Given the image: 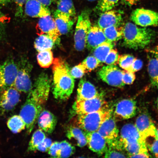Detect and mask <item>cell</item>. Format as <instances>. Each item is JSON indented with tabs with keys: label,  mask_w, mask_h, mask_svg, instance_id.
<instances>
[{
	"label": "cell",
	"mask_w": 158,
	"mask_h": 158,
	"mask_svg": "<svg viewBox=\"0 0 158 158\" xmlns=\"http://www.w3.org/2000/svg\"><path fill=\"white\" fill-rule=\"evenodd\" d=\"M50 90V81L48 75L41 73L29 93L19 112V115L25 122L29 134L32 131L39 114L48 100Z\"/></svg>",
	"instance_id": "obj_1"
},
{
	"label": "cell",
	"mask_w": 158,
	"mask_h": 158,
	"mask_svg": "<svg viewBox=\"0 0 158 158\" xmlns=\"http://www.w3.org/2000/svg\"><path fill=\"white\" fill-rule=\"evenodd\" d=\"M52 71L54 75L53 94L60 101L68 100L73 91L74 78L71 76L70 69L66 61L61 58L54 59Z\"/></svg>",
	"instance_id": "obj_2"
},
{
	"label": "cell",
	"mask_w": 158,
	"mask_h": 158,
	"mask_svg": "<svg viewBox=\"0 0 158 158\" xmlns=\"http://www.w3.org/2000/svg\"><path fill=\"white\" fill-rule=\"evenodd\" d=\"M154 35L151 30L138 27L131 23H126L123 27L124 44L130 48H145L152 41Z\"/></svg>",
	"instance_id": "obj_3"
},
{
	"label": "cell",
	"mask_w": 158,
	"mask_h": 158,
	"mask_svg": "<svg viewBox=\"0 0 158 158\" xmlns=\"http://www.w3.org/2000/svg\"><path fill=\"white\" fill-rule=\"evenodd\" d=\"M112 112L113 110L109 108L92 113L79 114L77 124L85 132L98 131L102 123L111 115Z\"/></svg>",
	"instance_id": "obj_4"
},
{
	"label": "cell",
	"mask_w": 158,
	"mask_h": 158,
	"mask_svg": "<svg viewBox=\"0 0 158 158\" xmlns=\"http://www.w3.org/2000/svg\"><path fill=\"white\" fill-rule=\"evenodd\" d=\"M98 131L106 139L109 147L120 151L123 150L113 113L102 123Z\"/></svg>",
	"instance_id": "obj_5"
},
{
	"label": "cell",
	"mask_w": 158,
	"mask_h": 158,
	"mask_svg": "<svg viewBox=\"0 0 158 158\" xmlns=\"http://www.w3.org/2000/svg\"><path fill=\"white\" fill-rule=\"evenodd\" d=\"M91 26L89 11L85 10L78 16L74 34L75 48L81 51L86 47V38Z\"/></svg>",
	"instance_id": "obj_6"
},
{
	"label": "cell",
	"mask_w": 158,
	"mask_h": 158,
	"mask_svg": "<svg viewBox=\"0 0 158 158\" xmlns=\"http://www.w3.org/2000/svg\"><path fill=\"white\" fill-rule=\"evenodd\" d=\"M108 108V103L101 94L89 99L76 100L73 107L75 113L78 115L92 113Z\"/></svg>",
	"instance_id": "obj_7"
},
{
	"label": "cell",
	"mask_w": 158,
	"mask_h": 158,
	"mask_svg": "<svg viewBox=\"0 0 158 158\" xmlns=\"http://www.w3.org/2000/svg\"><path fill=\"white\" fill-rule=\"evenodd\" d=\"M19 71V66L12 59L0 65L1 91L13 86Z\"/></svg>",
	"instance_id": "obj_8"
},
{
	"label": "cell",
	"mask_w": 158,
	"mask_h": 158,
	"mask_svg": "<svg viewBox=\"0 0 158 158\" xmlns=\"http://www.w3.org/2000/svg\"><path fill=\"white\" fill-rule=\"evenodd\" d=\"M99 77L110 86L123 87L122 71L115 65H106L101 69L98 73Z\"/></svg>",
	"instance_id": "obj_9"
},
{
	"label": "cell",
	"mask_w": 158,
	"mask_h": 158,
	"mask_svg": "<svg viewBox=\"0 0 158 158\" xmlns=\"http://www.w3.org/2000/svg\"><path fill=\"white\" fill-rule=\"evenodd\" d=\"M19 92L13 87L2 90L0 93V114L8 113L14 110L19 102Z\"/></svg>",
	"instance_id": "obj_10"
},
{
	"label": "cell",
	"mask_w": 158,
	"mask_h": 158,
	"mask_svg": "<svg viewBox=\"0 0 158 158\" xmlns=\"http://www.w3.org/2000/svg\"><path fill=\"white\" fill-rule=\"evenodd\" d=\"M131 20L142 27H158V13L149 9H137L132 12Z\"/></svg>",
	"instance_id": "obj_11"
},
{
	"label": "cell",
	"mask_w": 158,
	"mask_h": 158,
	"mask_svg": "<svg viewBox=\"0 0 158 158\" xmlns=\"http://www.w3.org/2000/svg\"><path fill=\"white\" fill-rule=\"evenodd\" d=\"M36 29L39 35L43 34L48 35L53 40L55 43L59 44L61 35L57 28L54 19L51 15L40 18Z\"/></svg>",
	"instance_id": "obj_12"
},
{
	"label": "cell",
	"mask_w": 158,
	"mask_h": 158,
	"mask_svg": "<svg viewBox=\"0 0 158 158\" xmlns=\"http://www.w3.org/2000/svg\"><path fill=\"white\" fill-rule=\"evenodd\" d=\"M19 66V71L13 87L19 92L29 93L32 89L30 72L31 68L29 64L23 63Z\"/></svg>",
	"instance_id": "obj_13"
},
{
	"label": "cell",
	"mask_w": 158,
	"mask_h": 158,
	"mask_svg": "<svg viewBox=\"0 0 158 158\" xmlns=\"http://www.w3.org/2000/svg\"><path fill=\"white\" fill-rule=\"evenodd\" d=\"M137 105L135 100L126 99L116 104L112 113L115 119H127L134 117L137 113Z\"/></svg>",
	"instance_id": "obj_14"
},
{
	"label": "cell",
	"mask_w": 158,
	"mask_h": 158,
	"mask_svg": "<svg viewBox=\"0 0 158 158\" xmlns=\"http://www.w3.org/2000/svg\"><path fill=\"white\" fill-rule=\"evenodd\" d=\"M135 126L141 137L146 140L148 137L155 138L157 129L151 117L147 114H140L136 119Z\"/></svg>",
	"instance_id": "obj_15"
},
{
	"label": "cell",
	"mask_w": 158,
	"mask_h": 158,
	"mask_svg": "<svg viewBox=\"0 0 158 158\" xmlns=\"http://www.w3.org/2000/svg\"><path fill=\"white\" fill-rule=\"evenodd\" d=\"M85 133L87 145L90 150L99 155H102L106 153L108 149V144L106 139L98 131Z\"/></svg>",
	"instance_id": "obj_16"
},
{
	"label": "cell",
	"mask_w": 158,
	"mask_h": 158,
	"mask_svg": "<svg viewBox=\"0 0 158 158\" xmlns=\"http://www.w3.org/2000/svg\"><path fill=\"white\" fill-rule=\"evenodd\" d=\"M122 16L120 11L111 10L104 12L98 21V26L104 30L112 26H119L122 21Z\"/></svg>",
	"instance_id": "obj_17"
},
{
	"label": "cell",
	"mask_w": 158,
	"mask_h": 158,
	"mask_svg": "<svg viewBox=\"0 0 158 158\" xmlns=\"http://www.w3.org/2000/svg\"><path fill=\"white\" fill-rule=\"evenodd\" d=\"M26 15L33 18H41L51 15L48 8L37 0H27L25 3Z\"/></svg>",
	"instance_id": "obj_18"
},
{
	"label": "cell",
	"mask_w": 158,
	"mask_h": 158,
	"mask_svg": "<svg viewBox=\"0 0 158 158\" xmlns=\"http://www.w3.org/2000/svg\"><path fill=\"white\" fill-rule=\"evenodd\" d=\"M107 40L103 29L98 26H91L86 38V46L90 49H94Z\"/></svg>",
	"instance_id": "obj_19"
},
{
	"label": "cell",
	"mask_w": 158,
	"mask_h": 158,
	"mask_svg": "<svg viewBox=\"0 0 158 158\" xmlns=\"http://www.w3.org/2000/svg\"><path fill=\"white\" fill-rule=\"evenodd\" d=\"M39 129L48 134L54 131L57 123V119L54 114L47 110H43L37 119Z\"/></svg>",
	"instance_id": "obj_20"
},
{
	"label": "cell",
	"mask_w": 158,
	"mask_h": 158,
	"mask_svg": "<svg viewBox=\"0 0 158 158\" xmlns=\"http://www.w3.org/2000/svg\"><path fill=\"white\" fill-rule=\"evenodd\" d=\"M100 94L94 85L85 79L80 80L78 84L76 100L89 99Z\"/></svg>",
	"instance_id": "obj_21"
},
{
	"label": "cell",
	"mask_w": 158,
	"mask_h": 158,
	"mask_svg": "<svg viewBox=\"0 0 158 158\" xmlns=\"http://www.w3.org/2000/svg\"><path fill=\"white\" fill-rule=\"evenodd\" d=\"M54 20L59 33L61 35H66L71 31L74 25L73 18L59 11H55Z\"/></svg>",
	"instance_id": "obj_22"
},
{
	"label": "cell",
	"mask_w": 158,
	"mask_h": 158,
	"mask_svg": "<svg viewBox=\"0 0 158 158\" xmlns=\"http://www.w3.org/2000/svg\"><path fill=\"white\" fill-rule=\"evenodd\" d=\"M119 137L122 146L124 143L128 142L144 140L140 135L135 125L132 124H126L122 127Z\"/></svg>",
	"instance_id": "obj_23"
},
{
	"label": "cell",
	"mask_w": 158,
	"mask_h": 158,
	"mask_svg": "<svg viewBox=\"0 0 158 158\" xmlns=\"http://www.w3.org/2000/svg\"><path fill=\"white\" fill-rule=\"evenodd\" d=\"M151 53L149 55L148 72L152 85L158 89V52L152 51Z\"/></svg>",
	"instance_id": "obj_24"
},
{
	"label": "cell",
	"mask_w": 158,
	"mask_h": 158,
	"mask_svg": "<svg viewBox=\"0 0 158 158\" xmlns=\"http://www.w3.org/2000/svg\"><path fill=\"white\" fill-rule=\"evenodd\" d=\"M123 147L128 153L127 157L139 153L149 154L146 141L143 139L128 142L124 143Z\"/></svg>",
	"instance_id": "obj_25"
},
{
	"label": "cell",
	"mask_w": 158,
	"mask_h": 158,
	"mask_svg": "<svg viewBox=\"0 0 158 158\" xmlns=\"http://www.w3.org/2000/svg\"><path fill=\"white\" fill-rule=\"evenodd\" d=\"M66 135L69 139L76 141L79 147H84L87 145L85 133L79 127H70L67 132Z\"/></svg>",
	"instance_id": "obj_26"
},
{
	"label": "cell",
	"mask_w": 158,
	"mask_h": 158,
	"mask_svg": "<svg viewBox=\"0 0 158 158\" xmlns=\"http://www.w3.org/2000/svg\"><path fill=\"white\" fill-rule=\"evenodd\" d=\"M114 46L113 43L110 41L102 43L94 49V56L100 64L104 63L108 53L113 48Z\"/></svg>",
	"instance_id": "obj_27"
},
{
	"label": "cell",
	"mask_w": 158,
	"mask_h": 158,
	"mask_svg": "<svg viewBox=\"0 0 158 158\" xmlns=\"http://www.w3.org/2000/svg\"><path fill=\"white\" fill-rule=\"evenodd\" d=\"M55 43L51 37L45 34L39 35L35 39V47L36 50L40 52L47 50H51Z\"/></svg>",
	"instance_id": "obj_28"
},
{
	"label": "cell",
	"mask_w": 158,
	"mask_h": 158,
	"mask_svg": "<svg viewBox=\"0 0 158 158\" xmlns=\"http://www.w3.org/2000/svg\"><path fill=\"white\" fill-rule=\"evenodd\" d=\"M7 126L9 129L15 134L20 133L26 128L25 122L19 114H16L10 118L8 120Z\"/></svg>",
	"instance_id": "obj_29"
},
{
	"label": "cell",
	"mask_w": 158,
	"mask_h": 158,
	"mask_svg": "<svg viewBox=\"0 0 158 158\" xmlns=\"http://www.w3.org/2000/svg\"><path fill=\"white\" fill-rule=\"evenodd\" d=\"M103 31L106 39L110 42L118 41L123 37V27L119 26L109 27Z\"/></svg>",
	"instance_id": "obj_30"
},
{
	"label": "cell",
	"mask_w": 158,
	"mask_h": 158,
	"mask_svg": "<svg viewBox=\"0 0 158 158\" xmlns=\"http://www.w3.org/2000/svg\"><path fill=\"white\" fill-rule=\"evenodd\" d=\"M57 10L72 18L76 15V9L72 0H58Z\"/></svg>",
	"instance_id": "obj_31"
},
{
	"label": "cell",
	"mask_w": 158,
	"mask_h": 158,
	"mask_svg": "<svg viewBox=\"0 0 158 158\" xmlns=\"http://www.w3.org/2000/svg\"><path fill=\"white\" fill-rule=\"evenodd\" d=\"M54 56L51 50H47L39 52L37 56L38 63L41 68H48L53 64Z\"/></svg>",
	"instance_id": "obj_32"
},
{
	"label": "cell",
	"mask_w": 158,
	"mask_h": 158,
	"mask_svg": "<svg viewBox=\"0 0 158 158\" xmlns=\"http://www.w3.org/2000/svg\"><path fill=\"white\" fill-rule=\"evenodd\" d=\"M46 138L45 134L42 130H37L33 134L30 141L28 147L29 152H35L37 151L39 146L43 143Z\"/></svg>",
	"instance_id": "obj_33"
},
{
	"label": "cell",
	"mask_w": 158,
	"mask_h": 158,
	"mask_svg": "<svg viewBox=\"0 0 158 158\" xmlns=\"http://www.w3.org/2000/svg\"><path fill=\"white\" fill-rule=\"evenodd\" d=\"M60 148L58 158H68L73 155L76 148L66 141L60 142Z\"/></svg>",
	"instance_id": "obj_34"
},
{
	"label": "cell",
	"mask_w": 158,
	"mask_h": 158,
	"mask_svg": "<svg viewBox=\"0 0 158 158\" xmlns=\"http://www.w3.org/2000/svg\"><path fill=\"white\" fill-rule=\"evenodd\" d=\"M135 59L131 55H123L119 56L118 63L120 68L124 70L129 71Z\"/></svg>",
	"instance_id": "obj_35"
},
{
	"label": "cell",
	"mask_w": 158,
	"mask_h": 158,
	"mask_svg": "<svg viewBox=\"0 0 158 158\" xmlns=\"http://www.w3.org/2000/svg\"><path fill=\"white\" fill-rule=\"evenodd\" d=\"M119 0H98V9L102 12L113 9Z\"/></svg>",
	"instance_id": "obj_36"
},
{
	"label": "cell",
	"mask_w": 158,
	"mask_h": 158,
	"mask_svg": "<svg viewBox=\"0 0 158 158\" xmlns=\"http://www.w3.org/2000/svg\"><path fill=\"white\" fill-rule=\"evenodd\" d=\"M82 64L87 72H91L99 66L100 63L94 56H89L84 59Z\"/></svg>",
	"instance_id": "obj_37"
},
{
	"label": "cell",
	"mask_w": 158,
	"mask_h": 158,
	"mask_svg": "<svg viewBox=\"0 0 158 158\" xmlns=\"http://www.w3.org/2000/svg\"><path fill=\"white\" fill-rule=\"evenodd\" d=\"M85 68L81 63L70 69V73L73 78H82L85 74L87 73Z\"/></svg>",
	"instance_id": "obj_38"
},
{
	"label": "cell",
	"mask_w": 158,
	"mask_h": 158,
	"mask_svg": "<svg viewBox=\"0 0 158 158\" xmlns=\"http://www.w3.org/2000/svg\"><path fill=\"white\" fill-rule=\"evenodd\" d=\"M118 57L117 51L112 48L108 53L104 63L108 65H115L118 62Z\"/></svg>",
	"instance_id": "obj_39"
},
{
	"label": "cell",
	"mask_w": 158,
	"mask_h": 158,
	"mask_svg": "<svg viewBox=\"0 0 158 158\" xmlns=\"http://www.w3.org/2000/svg\"><path fill=\"white\" fill-rule=\"evenodd\" d=\"M135 79L134 73L125 70L122 71V81L124 84L131 85L133 84Z\"/></svg>",
	"instance_id": "obj_40"
},
{
	"label": "cell",
	"mask_w": 158,
	"mask_h": 158,
	"mask_svg": "<svg viewBox=\"0 0 158 158\" xmlns=\"http://www.w3.org/2000/svg\"><path fill=\"white\" fill-rule=\"evenodd\" d=\"M106 158H125L126 156L123 153L117 149L109 148L105 153Z\"/></svg>",
	"instance_id": "obj_41"
},
{
	"label": "cell",
	"mask_w": 158,
	"mask_h": 158,
	"mask_svg": "<svg viewBox=\"0 0 158 158\" xmlns=\"http://www.w3.org/2000/svg\"><path fill=\"white\" fill-rule=\"evenodd\" d=\"M60 148V143L59 142H55L52 143L48 151L49 155L51 157L58 158Z\"/></svg>",
	"instance_id": "obj_42"
},
{
	"label": "cell",
	"mask_w": 158,
	"mask_h": 158,
	"mask_svg": "<svg viewBox=\"0 0 158 158\" xmlns=\"http://www.w3.org/2000/svg\"><path fill=\"white\" fill-rule=\"evenodd\" d=\"M9 20L6 16L0 11V39L3 38L5 35V24Z\"/></svg>",
	"instance_id": "obj_43"
},
{
	"label": "cell",
	"mask_w": 158,
	"mask_h": 158,
	"mask_svg": "<svg viewBox=\"0 0 158 158\" xmlns=\"http://www.w3.org/2000/svg\"><path fill=\"white\" fill-rule=\"evenodd\" d=\"M52 143L51 140L49 138H46L43 143L39 146L37 148V151L42 152L48 151Z\"/></svg>",
	"instance_id": "obj_44"
},
{
	"label": "cell",
	"mask_w": 158,
	"mask_h": 158,
	"mask_svg": "<svg viewBox=\"0 0 158 158\" xmlns=\"http://www.w3.org/2000/svg\"><path fill=\"white\" fill-rule=\"evenodd\" d=\"M143 66V62L140 59L135 58L130 67L129 71L133 73L137 72L141 70Z\"/></svg>",
	"instance_id": "obj_45"
},
{
	"label": "cell",
	"mask_w": 158,
	"mask_h": 158,
	"mask_svg": "<svg viewBox=\"0 0 158 158\" xmlns=\"http://www.w3.org/2000/svg\"><path fill=\"white\" fill-rule=\"evenodd\" d=\"M17 6V16H21L23 13V6L25 4L27 0H13Z\"/></svg>",
	"instance_id": "obj_46"
},
{
	"label": "cell",
	"mask_w": 158,
	"mask_h": 158,
	"mask_svg": "<svg viewBox=\"0 0 158 158\" xmlns=\"http://www.w3.org/2000/svg\"><path fill=\"white\" fill-rule=\"evenodd\" d=\"M152 152L156 157H158V139H156L151 147Z\"/></svg>",
	"instance_id": "obj_47"
},
{
	"label": "cell",
	"mask_w": 158,
	"mask_h": 158,
	"mask_svg": "<svg viewBox=\"0 0 158 158\" xmlns=\"http://www.w3.org/2000/svg\"><path fill=\"white\" fill-rule=\"evenodd\" d=\"M150 157L149 154L139 153L130 156L131 158H149Z\"/></svg>",
	"instance_id": "obj_48"
},
{
	"label": "cell",
	"mask_w": 158,
	"mask_h": 158,
	"mask_svg": "<svg viewBox=\"0 0 158 158\" xmlns=\"http://www.w3.org/2000/svg\"><path fill=\"white\" fill-rule=\"evenodd\" d=\"M37 1L43 5L48 6L52 4L54 0H37Z\"/></svg>",
	"instance_id": "obj_49"
},
{
	"label": "cell",
	"mask_w": 158,
	"mask_h": 158,
	"mask_svg": "<svg viewBox=\"0 0 158 158\" xmlns=\"http://www.w3.org/2000/svg\"><path fill=\"white\" fill-rule=\"evenodd\" d=\"M141 0H124V2L129 6H133Z\"/></svg>",
	"instance_id": "obj_50"
},
{
	"label": "cell",
	"mask_w": 158,
	"mask_h": 158,
	"mask_svg": "<svg viewBox=\"0 0 158 158\" xmlns=\"http://www.w3.org/2000/svg\"><path fill=\"white\" fill-rule=\"evenodd\" d=\"M11 0H0V5H5L11 2Z\"/></svg>",
	"instance_id": "obj_51"
},
{
	"label": "cell",
	"mask_w": 158,
	"mask_h": 158,
	"mask_svg": "<svg viewBox=\"0 0 158 158\" xmlns=\"http://www.w3.org/2000/svg\"><path fill=\"white\" fill-rule=\"evenodd\" d=\"M155 138L156 139H158V129H157L156 132Z\"/></svg>",
	"instance_id": "obj_52"
},
{
	"label": "cell",
	"mask_w": 158,
	"mask_h": 158,
	"mask_svg": "<svg viewBox=\"0 0 158 158\" xmlns=\"http://www.w3.org/2000/svg\"><path fill=\"white\" fill-rule=\"evenodd\" d=\"M87 1H89V2H93V1H98V0H87Z\"/></svg>",
	"instance_id": "obj_53"
},
{
	"label": "cell",
	"mask_w": 158,
	"mask_h": 158,
	"mask_svg": "<svg viewBox=\"0 0 158 158\" xmlns=\"http://www.w3.org/2000/svg\"><path fill=\"white\" fill-rule=\"evenodd\" d=\"M157 108H158V98H157Z\"/></svg>",
	"instance_id": "obj_54"
},
{
	"label": "cell",
	"mask_w": 158,
	"mask_h": 158,
	"mask_svg": "<svg viewBox=\"0 0 158 158\" xmlns=\"http://www.w3.org/2000/svg\"><path fill=\"white\" fill-rule=\"evenodd\" d=\"M1 85H0V92H1Z\"/></svg>",
	"instance_id": "obj_55"
},
{
	"label": "cell",
	"mask_w": 158,
	"mask_h": 158,
	"mask_svg": "<svg viewBox=\"0 0 158 158\" xmlns=\"http://www.w3.org/2000/svg\"></svg>",
	"instance_id": "obj_56"
}]
</instances>
